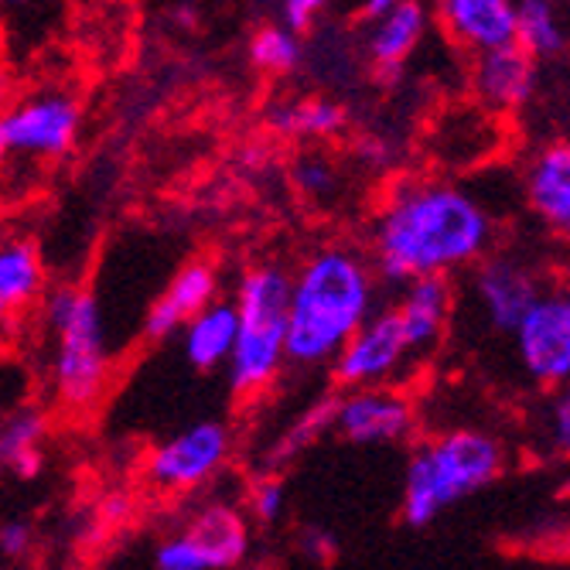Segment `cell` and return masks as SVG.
I'll use <instances>...</instances> for the list:
<instances>
[{
  "mask_svg": "<svg viewBox=\"0 0 570 570\" xmlns=\"http://www.w3.org/2000/svg\"><path fill=\"white\" fill-rule=\"evenodd\" d=\"M495 239L485 205L448 181L400 185L373 223V274L393 287L482 264Z\"/></svg>",
  "mask_w": 570,
  "mask_h": 570,
  "instance_id": "1",
  "label": "cell"
},
{
  "mask_svg": "<svg viewBox=\"0 0 570 570\" xmlns=\"http://www.w3.org/2000/svg\"><path fill=\"white\" fill-rule=\"evenodd\" d=\"M376 311V274L355 249L328 246L291 277L287 345L294 366H328Z\"/></svg>",
  "mask_w": 570,
  "mask_h": 570,
  "instance_id": "2",
  "label": "cell"
},
{
  "mask_svg": "<svg viewBox=\"0 0 570 570\" xmlns=\"http://www.w3.org/2000/svg\"><path fill=\"white\" fill-rule=\"evenodd\" d=\"M505 472V448L499 438L458 428L431 438L406 461L403 475V523L413 530L431 527L438 515L464 499L485 492Z\"/></svg>",
  "mask_w": 570,
  "mask_h": 570,
  "instance_id": "3",
  "label": "cell"
},
{
  "mask_svg": "<svg viewBox=\"0 0 570 570\" xmlns=\"http://www.w3.org/2000/svg\"><path fill=\"white\" fill-rule=\"evenodd\" d=\"M45 322L51 332V383L66 406L89 410L110 383L107 318L92 291L62 287L48 294Z\"/></svg>",
  "mask_w": 570,
  "mask_h": 570,
  "instance_id": "4",
  "label": "cell"
},
{
  "mask_svg": "<svg viewBox=\"0 0 570 570\" xmlns=\"http://www.w3.org/2000/svg\"><path fill=\"white\" fill-rule=\"evenodd\" d=\"M291 277L281 267H253L243 274L236 307V345L229 355V386L236 396H256L284 370Z\"/></svg>",
  "mask_w": 570,
  "mask_h": 570,
  "instance_id": "5",
  "label": "cell"
},
{
  "mask_svg": "<svg viewBox=\"0 0 570 570\" xmlns=\"http://www.w3.org/2000/svg\"><path fill=\"white\" fill-rule=\"evenodd\" d=\"M249 553L246 520L226 502L198 509L185 530L171 533L154 550L158 570H233Z\"/></svg>",
  "mask_w": 570,
  "mask_h": 570,
  "instance_id": "6",
  "label": "cell"
},
{
  "mask_svg": "<svg viewBox=\"0 0 570 570\" xmlns=\"http://www.w3.org/2000/svg\"><path fill=\"white\" fill-rule=\"evenodd\" d=\"M229 454L233 431L219 421H198L150 451L147 479L161 492H195L226 469Z\"/></svg>",
  "mask_w": 570,
  "mask_h": 570,
  "instance_id": "7",
  "label": "cell"
},
{
  "mask_svg": "<svg viewBox=\"0 0 570 570\" xmlns=\"http://www.w3.org/2000/svg\"><path fill=\"white\" fill-rule=\"evenodd\" d=\"M523 373L540 386H567L570 380V297L543 291L523 322L512 328Z\"/></svg>",
  "mask_w": 570,
  "mask_h": 570,
  "instance_id": "8",
  "label": "cell"
},
{
  "mask_svg": "<svg viewBox=\"0 0 570 570\" xmlns=\"http://www.w3.org/2000/svg\"><path fill=\"white\" fill-rule=\"evenodd\" d=\"M79 134V107L66 92H41L21 107L0 114V161L11 154L31 158H62Z\"/></svg>",
  "mask_w": 570,
  "mask_h": 570,
  "instance_id": "9",
  "label": "cell"
},
{
  "mask_svg": "<svg viewBox=\"0 0 570 570\" xmlns=\"http://www.w3.org/2000/svg\"><path fill=\"white\" fill-rule=\"evenodd\" d=\"M410 358L413 355L406 348L393 307H380L332 358V376L338 386L348 390H373V386H386Z\"/></svg>",
  "mask_w": 570,
  "mask_h": 570,
  "instance_id": "10",
  "label": "cell"
},
{
  "mask_svg": "<svg viewBox=\"0 0 570 570\" xmlns=\"http://www.w3.org/2000/svg\"><path fill=\"white\" fill-rule=\"evenodd\" d=\"M413 403L390 390H348L335 406V434L352 444H400L413 434Z\"/></svg>",
  "mask_w": 570,
  "mask_h": 570,
  "instance_id": "11",
  "label": "cell"
},
{
  "mask_svg": "<svg viewBox=\"0 0 570 570\" xmlns=\"http://www.w3.org/2000/svg\"><path fill=\"white\" fill-rule=\"evenodd\" d=\"M472 287L485 322L505 335H512V328L523 322L533 301L547 291L537 271L523 261H515V256H485L475 267Z\"/></svg>",
  "mask_w": 570,
  "mask_h": 570,
  "instance_id": "12",
  "label": "cell"
},
{
  "mask_svg": "<svg viewBox=\"0 0 570 570\" xmlns=\"http://www.w3.org/2000/svg\"><path fill=\"white\" fill-rule=\"evenodd\" d=\"M540 62H533L520 45H505L475 62V92L492 114H520L540 92Z\"/></svg>",
  "mask_w": 570,
  "mask_h": 570,
  "instance_id": "13",
  "label": "cell"
},
{
  "mask_svg": "<svg viewBox=\"0 0 570 570\" xmlns=\"http://www.w3.org/2000/svg\"><path fill=\"white\" fill-rule=\"evenodd\" d=\"M213 301H219V274L213 264L205 261H195V264H185L168 291L150 304L147 318H144V332L147 338L161 342V338H171L175 332H181L198 311H205Z\"/></svg>",
  "mask_w": 570,
  "mask_h": 570,
  "instance_id": "14",
  "label": "cell"
},
{
  "mask_svg": "<svg viewBox=\"0 0 570 570\" xmlns=\"http://www.w3.org/2000/svg\"><path fill=\"white\" fill-rule=\"evenodd\" d=\"M451 304H454L451 277H421L403 287L400 301L393 304V315L400 322L410 355H424L441 342L451 318Z\"/></svg>",
  "mask_w": 570,
  "mask_h": 570,
  "instance_id": "15",
  "label": "cell"
},
{
  "mask_svg": "<svg viewBox=\"0 0 570 570\" xmlns=\"http://www.w3.org/2000/svg\"><path fill=\"white\" fill-rule=\"evenodd\" d=\"M438 18L444 31L475 56H489L515 41L512 0H444L438 4Z\"/></svg>",
  "mask_w": 570,
  "mask_h": 570,
  "instance_id": "16",
  "label": "cell"
},
{
  "mask_svg": "<svg viewBox=\"0 0 570 570\" xmlns=\"http://www.w3.org/2000/svg\"><path fill=\"white\" fill-rule=\"evenodd\" d=\"M431 28V8L417 0H393L386 18L370 24L366 51L370 62L376 66L380 82H396L403 72V62L421 48Z\"/></svg>",
  "mask_w": 570,
  "mask_h": 570,
  "instance_id": "17",
  "label": "cell"
},
{
  "mask_svg": "<svg viewBox=\"0 0 570 570\" xmlns=\"http://www.w3.org/2000/svg\"><path fill=\"white\" fill-rule=\"evenodd\" d=\"M527 202L547 229L567 236L570 229V147L567 144H547L530 161Z\"/></svg>",
  "mask_w": 570,
  "mask_h": 570,
  "instance_id": "18",
  "label": "cell"
},
{
  "mask_svg": "<svg viewBox=\"0 0 570 570\" xmlns=\"http://www.w3.org/2000/svg\"><path fill=\"white\" fill-rule=\"evenodd\" d=\"M236 345V307L233 301H213L205 311L181 328V352L188 366L198 373H213L226 366Z\"/></svg>",
  "mask_w": 570,
  "mask_h": 570,
  "instance_id": "19",
  "label": "cell"
},
{
  "mask_svg": "<svg viewBox=\"0 0 570 570\" xmlns=\"http://www.w3.org/2000/svg\"><path fill=\"white\" fill-rule=\"evenodd\" d=\"M45 284V267L31 239H0V325L24 311Z\"/></svg>",
  "mask_w": 570,
  "mask_h": 570,
  "instance_id": "20",
  "label": "cell"
},
{
  "mask_svg": "<svg viewBox=\"0 0 570 570\" xmlns=\"http://www.w3.org/2000/svg\"><path fill=\"white\" fill-rule=\"evenodd\" d=\"M533 62H553L567 51V24L550 0H520L515 4V41Z\"/></svg>",
  "mask_w": 570,
  "mask_h": 570,
  "instance_id": "21",
  "label": "cell"
},
{
  "mask_svg": "<svg viewBox=\"0 0 570 570\" xmlns=\"http://www.w3.org/2000/svg\"><path fill=\"white\" fill-rule=\"evenodd\" d=\"M48 434V424L38 410H14L0 421V464L18 479H35L45 464L41 441Z\"/></svg>",
  "mask_w": 570,
  "mask_h": 570,
  "instance_id": "22",
  "label": "cell"
},
{
  "mask_svg": "<svg viewBox=\"0 0 570 570\" xmlns=\"http://www.w3.org/2000/svg\"><path fill=\"white\" fill-rule=\"evenodd\" d=\"M271 127L284 137H307V140H328L348 127V110L335 99H294L281 102L271 114Z\"/></svg>",
  "mask_w": 570,
  "mask_h": 570,
  "instance_id": "23",
  "label": "cell"
},
{
  "mask_svg": "<svg viewBox=\"0 0 570 570\" xmlns=\"http://www.w3.org/2000/svg\"><path fill=\"white\" fill-rule=\"evenodd\" d=\"M335 406L338 396H322L315 400L307 410L297 413V421L287 424V431L277 438V444L267 454V469H281V464L294 461L297 454H304L311 444H318L332 428H335Z\"/></svg>",
  "mask_w": 570,
  "mask_h": 570,
  "instance_id": "24",
  "label": "cell"
},
{
  "mask_svg": "<svg viewBox=\"0 0 570 570\" xmlns=\"http://www.w3.org/2000/svg\"><path fill=\"white\" fill-rule=\"evenodd\" d=\"M249 59L256 69L284 76L304 62V45H301V38H294L281 24H264V28H256V35L249 38Z\"/></svg>",
  "mask_w": 570,
  "mask_h": 570,
  "instance_id": "25",
  "label": "cell"
},
{
  "mask_svg": "<svg viewBox=\"0 0 570 570\" xmlns=\"http://www.w3.org/2000/svg\"><path fill=\"white\" fill-rule=\"evenodd\" d=\"M294 185L307 198H325V195L335 191L338 171H335V165L325 158V154L307 150V154H301V158L294 161Z\"/></svg>",
  "mask_w": 570,
  "mask_h": 570,
  "instance_id": "26",
  "label": "cell"
},
{
  "mask_svg": "<svg viewBox=\"0 0 570 570\" xmlns=\"http://www.w3.org/2000/svg\"><path fill=\"white\" fill-rule=\"evenodd\" d=\"M249 505H253V515L261 523H277L284 509H287V489L277 475H264L261 482H253L249 489Z\"/></svg>",
  "mask_w": 570,
  "mask_h": 570,
  "instance_id": "27",
  "label": "cell"
},
{
  "mask_svg": "<svg viewBox=\"0 0 570 570\" xmlns=\"http://www.w3.org/2000/svg\"><path fill=\"white\" fill-rule=\"evenodd\" d=\"M322 11H325V0H284V4H277L274 24L291 31L294 38H304L307 31H315Z\"/></svg>",
  "mask_w": 570,
  "mask_h": 570,
  "instance_id": "28",
  "label": "cell"
},
{
  "mask_svg": "<svg viewBox=\"0 0 570 570\" xmlns=\"http://www.w3.org/2000/svg\"><path fill=\"white\" fill-rule=\"evenodd\" d=\"M547 438L550 444L557 448L560 458L570 454V396L567 390H560L553 400H550V413H547Z\"/></svg>",
  "mask_w": 570,
  "mask_h": 570,
  "instance_id": "29",
  "label": "cell"
},
{
  "mask_svg": "<svg viewBox=\"0 0 570 570\" xmlns=\"http://www.w3.org/2000/svg\"><path fill=\"white\" fill-rule=\"evenodd\" d=\"M35 543V533L24 520H11L0 527V553L4 557H24Z\"/></svg>",
  "mask_w": 570,
  "mask_h": 570,
  "instance_id": "30",
  "label": "cell"
},
{
  "mask_svg": "<svg viewBox=\"0 0 570 570\" xmlns=\"http://www.w3.org/2000/svg\"><path fill=\"white\" fill-rule=\"evenodd\" d=\"M390 8H393V0H370V4H362V8L355 11V18H358V21H366V24H376L380 18L390 14Z\"/></svg>",
  "mask_w": 570,
  "mask_h": 570,
  "instance_id": "31",
  "label": "cell"
},
{
  "mask_svg": "<svg viewBox=\"0 0 570 570\" xmlns=\"http://www.w3.org/2000/svg\"><path fill=\"white\" fill-rule=\"evenodd\" d=\"M315 547H325L328 557L338 550V543H335L332 533H325V530H307V533H304V550H315Z\"/></svg>",
  "mask_w": 570,
  "mask_h": 570,
  "instance_id": "32",
  "label": "cell"
}]
</instances>
